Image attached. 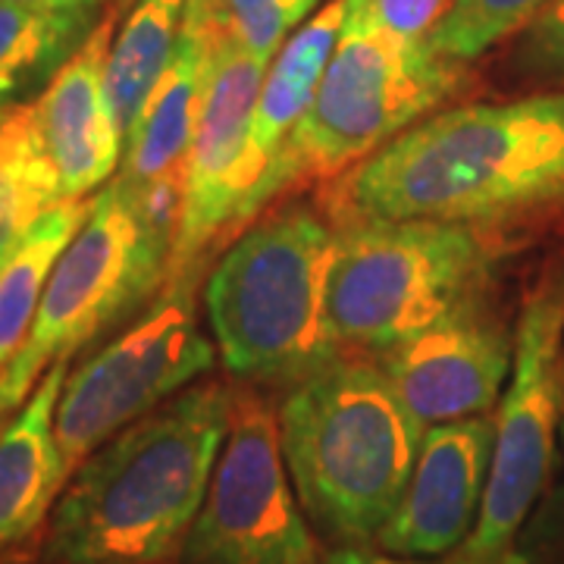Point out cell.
Returning a JSON list of instances; mask_svg holds the SVG:
<instances>
[{
	"label": "cell",
	"instance_id": "cell-1",
	"mask_svg": "<svg viewBox=\"0 0 564 564\" xmlns=\"http://www.w3.org/2000/svg\"><path fill=\"white\" fill-rule=\"evenodd\" d=\"M549 210H564V91L445 107L323 192L333 226L433 220L492 229Z\"/></svg>",
	"mask_w": 564,
	"mask_h": 564
},
{
	"label": "cell",
	"instance_id": "cell-2",
	"mask_svg": "<svg viewBox=\"0 0 564 564\" xmlns=\"http://www.w3.org/2000/svg\"><path fill=\"white\" fill-rule=\"evenodd\" d=\"M236 392L192 383L73 470L54 505L47 564H161L180 555L229 433Z\"/></svg>",
	"mask_w": 564,
	"mask_h": 564
},
{
	"label": "cell",
	"instance_id": "cell-3",
	"mask_svg": "<svg viewBox=\"0 0 564 564\" xmlns=\"http://www.w3.org/2000/svg\"><path fill=\"white\" fill-rule=\"evenodd\" d=\"M276 421L311 527L339 545L373 543L402 502L426 436L380 364L336 358L285 389Z\"/></svg>",
	"mask_w": 564,
	"mask_h": 564
},
{
	"label": "cell",
	"instance_id": "cell-4",
	"mask_svg": "<svg viewBox=\"0 0 564 564\" xmlns=\"http://www.w3.org/2000/svg\"><path fill=\"white\" fill-rule=\"evenodd\" d=\"M336 226L285 207L242 229L204 280V317L232 377L295 386L343 358L326 317Z\"/></svg>",
	"mask_w": 564,
	"mask_h": 564
},
{
	"label": "cell",
	"instance_id": "cell-5",
	"mask_svg": "<svg viewBox=\"0 0 564 564\" xmlns=\"http://www.w3.org/2000/svg\"><path fill=\"white\" fill-rule=\"evenodd\" d=\"M464 85L467 63L436 54L430 41L411 44L389 35L373 20L367 0H348L343 35L323 69L314 104L254 185L239 232L282 192L343 176L462 95Z\"/></svg>",
	"mask_w": 564,
	"mask_h": 564
},
{
	"label": "cell",
	"instance_id": "cell-6",
	"mask_svg": "<svg viewBox=\"0 0 564 564\" xmlns=\"http://www.w3.org/2000/svg\"><path fill=\"white\" fill-rule=\"evenodd\" d=\"M496 263L489 229L433 220L336 226L326 317L345 355L377 358L417 336L467 295Z\"/></svg>",
	"mask_w": 564,
	"mask_h": 564
},
{
	"label": "cell",
	"instance_id": "cell-7",
	"mask_svg": "<svg viewBox=\"0 0 564 564\" xmlns=\"http://www.w3.org/2000/svg\"><path fill=\"white\" fill-rule=\"evenodd\" d=\"M173 242L176 214L148 202L120 173L91 195L88 217L51 270L29 339L0 373L17 408L54 364L154 299L170 280Z\"/></svg>",
	"mask_w": 564,
	"mask_h": 564
},
{
	"label": "cell",
	"instance_id": "cell-8",
	"mask_svg": "<svg viewBox=\"0 0 564 564\" xmlns=\"http://www.w3.org/2000/svg\"><path fill=\"white\" fill-rule=\"evenodd\" d=\"M564 421V263H549L527 289L514 326V364L496 414V448L484 505L464 555L499 562L540 502Z\"/></svg>",
	"mask_w": 564,
	"mask_h": 564
},
{
	"label": "cell",
	"instance_id": "cell-9",
	"mask_svg": "<svg viewBox=\"0 0 564 564\" xmlns=\"http://www.w3.org/2000/svg\"><path fill=\"white\" fill-rule=\"evenodd\" d=\"M202 276L166 282L158 302L79 367H69L57 402V443L66 474L129 423L198 383L217 345L198 314Z\"/></svg>",
	"mask_w": 564,
	"mask_h": 564
},
{
	"label": "cell",
	"instance_id": "cell-10",
	"mask_svg": "<svg viewBox=\"0 0 564 564\" xmlns=\"http://www.w3.org/2000/svg\"><path fill=\"white\" fill-rule=\"evenodd\" d=\"M317 533L282 458L276 408L236 392L229 433L180 564H317Z\"/></svg>",
	"mask_w": 564,
	"mask_h": 564
},
{
	"label": "cell",
	"instance_id": "cell-11",
	"mask_svg": "<svg viewBox=\"0 0 564 564\" xmlns=\"http://www.w3.org/2000/svg\"><path fill=\"white\" fill-rule=\"evenodd\" d=\"M207 39V73L198 129L185 163L170 280L204 276L207 258L236 239L248 202V126L270 63L214 35L188 7Z\"/></svg>",
	"mask_w": 564,
	"mask_h": 564
},
{
	"label": "cell",
	"instance_id": "cell-12",
	"mask_svg": "<svg viewBox=\"0 0 564 564\" xmlns=\"http://www.w3.org/2000/svg\"><path fill=\"white\" fill-rule=\"evenodd\" d=\"M373 361L430 430L436 423L492 414L511 377L514 329L480 289Z\"/></svg>",
	"mask_w": 564,
	"mask_h": 564
},
{
	"label": "cell",
	"instance_id": "cell-13",
	"mask_svg": "<svg viewBox=\"0 0 564 564\" xmlns=\"http://www.w3.org/2000/svg\"><path fill=\"white\" fill-rule=\"evenodd\" d=\"M496 414L426 430L402 502L373 543L402 558H443L467 543L484 505Z\"/></svg>",
	"mask_w": 564,
	"mask_h": 564
},
{
	"label": "cell",
	"instance_id": "cell-14",
	"mask_svg": "<svg viewBox=\"0 0 564 564\" xmlns=\"http://www.w3.org/2000/svg\"><path fill=\"white\" fill-rule=\"evenodd\" d=\"M120 10L110 7L98 29L63 63L35 98L41 132L61 173L63 198L82 202L120 173L126 132L107 88V61Z\"/></svg>",
	"mask_w": 564,
	"mask_h": 564
},
{
	"label": "cell",
	"instance_id": "cell-15",
	"mask_svg": "<svg viewBox=\"0 0 564 564\" xmlns=\"http://www.w3.org/2000/svg\"><path fill=\"white\" fill-rule=\"evenodd\" d=\"M207 73V39L188 13L182 17L176 51L148 95L135 122L126 129L120 176L148 202L173 210L180 220L185 163L198 129Z\"/></svg>",
	"mask_w": 564,
	"mask_h": 564
},
{
	"label": "cell",
	"instance_id": "cell-16",
	"mask_svg": "<svg viewBox=\"0 0 564 564\" xmlns=\"http://www.w3.org/2000/svg\"><path fill=\"white\" fill-rule=\"evenodd\" d=\"M69 361H57L0 430V552L39 530L69 480L57 443V402Z\"/></svg>",
	"mask_w": 564,
	"mask_h": 564
},
{
	"label": "cell",
	"instance_id": "cell-17",
	"mask_svg": "<svg viewBox=\"0 0 564 564\" xmlns=\"http://www.w3.org/2000/svg\"><path fill=\"white\" fill-rule=\"evenodd\" d=\"M345 17H348V0H326L295 35H289L280 54L267 66L261 95H258L251 126H248V161L245 163H248L251 192L263 180V173L270 170V163L276 161L285 141L292 139L304 113L311 110L314 95L321 88L323 69L336 51V41L343 35ZM251 192H248V198H251Z\"/></svg>",
	"mask_w": 564,
	"mask_h": 564
},
{
	"label": "cell",
	"instance_id": "cell-18",
	"mask_svg": "<svg viewBox=\"0 0 564 564\" xmlns=\"http://www.w3.org/2000/svg\"><path fill=\"white\" fill-rule=\"evenodd\" d=\"M104 13L41 10L0 0V110L35 101L98 29Z\"/></svg>",
	"mask_w": 564,
	"mask_h": 564
},
{
	"label": "cell",
	"instance_id": "cell-19",
	"mask_svg": "<svg viewBox=\"0 0 564 564\" xmlns=\"http://www.w3.org/2000/svg\"><path fill=\"white\" fill-rule=\"evenodd\" d=\"M63 198L35 101L0 110V261Z\"/></svg>",
	"mask_w": 564,
	"mask_h": 564
},
{
	"label": "cell",
	"instance_id": "cell-20",
	"mask_svg": "<svg viewBox=\"0 0 564 564\" xmlns=\"http://www.w3.org/2000/svg\"><path fill=\"white\" fill-rule=\"evenodd\" d=\"M88 204L91 198L61 202L0 261V373L29 339L51 270L88 217Z\"/></svg>",
	"mask_w": 564,
	"mask_h": 564
},
{
	"label": "cell",
	"instance_id": "cell-21",
	"mask_svg": "<svg viewBox=\"0 0 564 564\" xmlns=\"http://www.w3.org/2000/svg\"><path fill=\"white\" fill-rule=\"evenodd\" d=\"M182 17L185 0H132L126 20L117 29L107 61V88L122 132L135 122L173 57Z\"/></svg>",
	"mask_w": 564,
	"mask_h": 564
},
{
	"label": "cell",
	"instance_id": "cell-22",
	"mask_svg": "<svg viewBox=\"0 0 564 564\" xmlns=\"http://www.w3.org/2000/svg\"><path fill=\"white\" fill-rule=\"evenodd\" d=\"M317 3L321 0H185L214 35L267 63L321 10Z\"/></svg>",
	"mask_w": 564,
	"mask_h": 564
},
{
	"label": "cell",
	"instance_id": "cell-23",
	"mask_svg": "<svg viewBox=\"0 0 564 564\" xmlns=\"http://www.w3.org/2000/svg\"><path fill=\"white\" fill-rule=\"evenodd\" d=\"M552 0H455L430 35V47L448 61L470 63L508 35L524 32Z\"/></svg>",
	"mask_w": 564,
	"mask_h": 564
},
{
	"label": "cell",
	"instance_id": "cell-24",
	"mask_svg": "<svg viewBox=\"0 0 564 564\" xmlns=\"http://www.w3.org/2000/svg\"><path fill=\"white\" fill-rule=\"evenodd\" d=\"M518 63L527 73L564 79V0H552L524 29Z\"/></svg>",
	"mask_w": 564,
	"mask_h": 564
},
{
	"label": "cell",
	"instance_id": "cell-25",
	"mask_svg": "<svg viewBox=\"0 0 564 564\" xmlns=\"http://www.w3.org/2000/svg\"><path fill=\"white\" fill-rule=\"evenodd\" d=\"M367 7L389 35L411 44H426L455 7V0H367Z\"/></svg>",
	"mask_w": 564,
	"mask_h": 564
},
{
	"label": "cell",
	"instance_id": "cell-26",
	"mask_svg": "<svg viewBox=\"0 0 564 564\" xmlns=\"http://www.w3.org/2000/svg\"><path fill=\"white\" fill-rule=\"evenodd\" d=\"M317 564H527L524 555H511V558H499V562H484L474 555H464L462 549H455L452 555L443 558H402V555H389V552H373L364 545H339L333 552L321 555Z\"/></svg>",
	"mask_w": 564,
	"mask_h": 564
},
{
	"label": "cell",
	"instance_id": "cell-27",
	"mask_svg": "<svg viewBox=\"0 0 564 564\" xmlns=\"http://www.w3.org/2000/svg\"><path fill=\"white\" fill-rule=\"evenodd\" d=\"M13 3H25V7H41V10H110L120 0H13Z\"/></svg>",
	"mask_w": 564,
	"mask_h": 564
},
{
	"label": "cell",
	"instance_id": "cell-28",
	"mask_svg": "<svg viewBox=\"0 0 564 564\" xmlns=\"http://www.w3.org/2000/svg\"><path fill=\"white\" fill-rule=\"evenodd\" d=\"M17 411H20V408H17V404H13V399L7 395V386H3V380H0V430L7 426V421H10Z\"/></svg>",
	"mask_w": 564,
	"mask_h": 564
}]
</instances>
